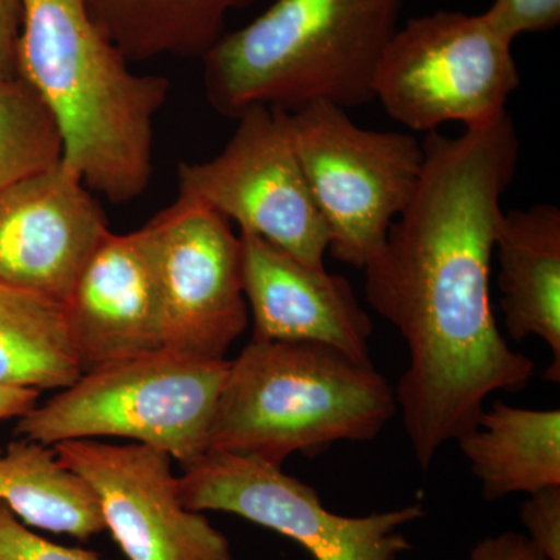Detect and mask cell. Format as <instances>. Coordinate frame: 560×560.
Masks as SVG:
<instances>
[{"instance_id": "1", "label": "cell", "mask_w": 560, "mask_h": 560, "mask_svg": "<svg viewBox=\"0 0 560 560\" xmlns=\"http://www.w3.org/2000/svg\"><path fill=\"white\" fill-rule=\"evenodd\" d=\"M418 189L363 268L372 311L393 324L410 353L396 389L420 469L442 445L474 429L495 390L517 393L536 371L511 349L490 304V260L518 167L511 117L458 138L422 140Z\"/></svg>"}, {"instance_id": "2", "label": "cell", "mask_w": 560, "mask_h": 560, "mask_svg": "<svg viewBox=\"0 0 560 560\" xmlns=\"http://www.w3.org/2000/svg\"><path fill=\"white\" fill-rule=\"evenodd\" d=\"M16 75L50 110L61 161L88 189L113 205L149 189L171 81L132 72L88 0H22Z\"/></svg>"}, {"instance_id": "3", "label": "cell", "mask_w": 560, "mask_h": 560, "mask_svg": "<svg viewBox=\"0 0 560 560\" xmlns=\"http://www.w3.org/2000/svg\"><path fill=\"white\" fill-rule=\"evenodd\" d=\"M405 0H276L201 58L208 102L237 119L253 106L374 101V79Z\"/></svg>"}, {"instance_id": "4", "label": "cell", "mask_w": 560, "mask_h": 560, "mask_svg": "<svg viewBox=\"0 0 560 560\" xmlns=\"http://www.w3.org/2000/svg\"><path fill=\"white\" fill-rule=\"evenodd\" d=\"M399 407L372 363L316 342L250 341L230 361L209 452L282 466L337 442L375 440Z\"/></svg>"}, {"instance_id": "5", "label": "cell", "mask_w": 560, "mask_h": 560, "mask_svg": "<svg viewBox=\"0 0 560 560\" xmlns=\"http://www.w3.org/2000/svg\"><path fill=\"white\" fill-rule=\"evenodd\" d=\"M230 361L162 348L84 372L54 399L18 419L22 440L125 438L168 453L180 467L209 452V434Z\"/></svg>"}, {"instance_id": "6", "label": "cell", "mask_w": 560, "mask_h": 560, "mask_svg": "<svg viewBox=\"0 0 560 560\" xmlns=\"http://www.w3.org/2000/svg\"><path fill=\"white\" fill-rule=\"evenodd\" d=\"M291 138L335 259L364 268L418 189L422 142L361 128L341 106L313 102L289 110Z\"/></svg>"}, {"instance_id": "7", "label": "cell", "mask_w": 560, "mask_h": 560, "mask_svg": "<svg viewBox=\"0 0 560 560\" xmlns=\"http://www.w3.org/2000/svg\"><path fill=\"white\" fill-rule=\"evenodd\" d=\"M512 44L485 13L441 10L415 18L386 47L374 98L412 131L433 132L445 124L488 127L506 116L521 86Z\"/></svg>"}, {"instance_id": "8", "label": "cell", "mask_w": 560, "mask_h": 560, "mask_svg": "<svg viewBox=\"0 0 560 560\" xmlns=\"http://www.w3.org/2000/svg\"><path fill=\"white\" fill-rule=\"evenodd\" d=\"M212 160L183 162L178 197L201 202L241 232L304 264L323 267L329 231L308 189L291 138L289 110L253 106Z\"/></svg>"}, {"instance_id": "9", "label": "cell", "mask_w": 560, "mask_h": 560, "mask_svg": "<svg viewBox=\"0 0 560 560\" xmlns=\"http://www.w3.org/2000/svg\"><path fill=\"white\" fill-rule=\"evenodd\" d=\"M189 511H219L276 530L315 560H399L411 550L404 526L425 515L422 504L345 517L324 508L318 492L282 466L234 453L208 452L178 477Z\"/></svg>"}, {"instance_id": "10", "label": "cell", "mask_w": 560, "mask_h": 560, "mask_svg": "<svg viewBox=\"0 0 560 560\" xmlns=\"http://www.w3.org/2000/svg\"><path fill=\"white\" fill-rule=\"evenodd\" d=\"M156 248L164 348L205 360L248 327L241 235L201 202L179 198L150 221Z\"/></svg>"}, {"instance_id": "11", "label": "cell", "mask_w": 560, "mask_h": 560, "mask_svg": "<svg viewBox=\"0 0 560 560\" xmlns=\"http://www.w3.org/2000/svg\"><path fill=\"white\" fill-rule=\"evenodd\" d=\"M62 467L90 486L103 522L130 560H235L230 540L180 503L172 456L145 444H55Z\"/></svg>"}, {"instance_id": "12", "label": "cell", "mask_w": 560, "mask_h": 560, "mask_svg": "<svg viewBox=\"0 0 560 560\" xmlns=\"http://www.w3.org/2000/svg\"><path fill=\"white\" fill-rule=\"evenodd\" d=\"M108 219L60 161L0 194V283L65 302Z\"/></svg>"}, {"instance_id": "13", "label": "cell", "mask_w": 560, "mask_h": 560, "mask_svg": "<svg viewBox=\"0 0 560 560\" xmlns=\"http://www.w3.org/2000/svg\"><path fill=\"white\" fill-rule=\"evenodd\" d=\"M81 371L164 348L156 248L149 224L108 234L62 302Z\"/></svg>"}, {"instance_id": "14", "label": "cell", "mask_w": 560, "mask_h": 560, "mask_svg": "<svg viewBox=\"0 0 560 560\" xmlns=\"http://www.w3.org/2000/svg\"><path fill=\"white\" fill-rule=\"evenodd\" d=\"M241 245L253 341L316 342L372 363L374 326L345 276L304 264L248 232H241Z\"/></svg>"}, {"instance_id": "15", "label": "cell", "mask_w": 560, "mask_h": 560, "mask_svg": "<svg viewBox=\"0 0 560 560\" xmlns=\"http://www.w3.org/2000/svg\"><path fill=\"white\" fill-rule=\"evenodd\" d=\"M500 305L515 341L540 338L551 352L544 377L560 382V209L536 205L503 212L497 230Z\"/></svg>"}, {"instance_id": "16", "label": "cell", "mask_w": 560, "mask_h": 560, "mask_svg": "<svg viewBox=\"0 0 560 560\" xmlns=\"http://www.w3.org/2000/svg\"><path fill=\"white\" fill-rule=\"evenodd\" d=\"M456 442L488 501L560 486L559 410L497 400Z\"/></svg>"}, {"instance_id": "17", "label": "cell", "mask_w": 560, "mask_h": 560, "mask_svg": "<svg viewBox=\"0 0 560 560\" xmlns=\"http://www.w3.org/2000/svg\"><path fill=\"white\" fill-rule=\"evenodd\" d=\"M256 0H88L128 62L201 58L224 35L231 11Z\"/></svg>"}, {"instance_id": "18", "label": "cell", "mask_w": 560, "mask_h": 560, "mask_svg": "<svg viewBox=\"0 0 560 560\" xmlns=\"http://www.w3.org/2000/svg\"><path fill=\"white\" fill-rule=\"evenodd\" d=\"M0 501L25 525L88 540L106 529L94 492L54 448L22 440L0 448Z\"/></svg>"}, {"instance_id": "19", "label": "cell", "mask_w": 560, "mask_h": 560, "mask_svg": "<svg viewBox=\"0 0 560 560\" xmlns=\"http://www.w3.org/2000/svg\"><path fill=\"white\" fill-rule=\"evenodd\" d=\"M81 375L62 304L0 283V388L66 389Z\"/></svg>"}, {"instance_id": "20", "label": "cell", "mask_w": 560, "mask_h": 560, "mask_svg": "<svg viewBox=\"0 0 560 560\" xmlns=\"http://www.w3.org/2000/svg\"><path fill=\"white\" fill-rule=\"evenodd\" d=\"M62 158L50 110L20 77L0 79V194Z\"/></svg>"}, {"instance_id": "21", "label": "cell", "mask_w": 560, "mask_h": 560, "mask_svg": "<svg viewBox=\"0 0 560 560\" xmlns=\"http://www.w3.org/2000/svg\"><path fill=\"white\" fill-rule=\"evenodd\" d=\"M0 560H102L91 551L62 547L27 528L0 501Z\"/></svg>"}, {"instance_id": "22", "label": "cell", "mask_w": 560, "mask_h": 560, "mask_svg": "<svg viewBox=\"0 0 560 560\" xmlns=\"http://www.w3.org/2000/svg\"><path fill=\"white\" fill-rule=\"evenodd\" d=\"M485 16L501 35L515 40L525 33L558 27L560 0H493Z\"/></svg>"}, {"instance_id": "23", "label": "cell", "mask_w": 560, "mask_h": 560, "mask_svg": "<svg viewBox=\"0 0 560 560\" xmlns=\"http://www.w3.org/2000/svg\"><path fill=\"white\" fill-rule=\"evenodd\" d=\"M522 522L534 547L548 560H560V486L530 493Z\"/></svg>"}, {"instance_id": "24", "label": "cell", "mask_w": 560, "mask_h": 560, "mask_svg": "<svg viewBox=\"0 0 560 560\" xmlns=\"http://www.w3.org/2000/svg\"><path fill=\"white\" fill-rule=\"evenodd\" d=\"M469 560H548L525 534L503 533L475 545Z\"/></svg>"}, {"instance_id": "25", "label": "cell", "mask_w": 560, "mask_h": 560, "mask_svg": "<svg viewBox=\"0 0 560 560\" xmlns=\"http://www.w3.org/2000/svg\"><path fill=\"white\" fill-rule=\"evenodd\" d=\"M22 0H0V79L16 77Z\"/></svg>"}, {"instance_id": "26", "label": "cell", "mask_w": 560, "mask_h": 560, "mask_svg": "<svg viewBox=\"0 0 560 560\" xmlns=\"http://www.w3.org/2000/svg\"><path fill=\"white\" fill-rule=\"evenodd\" d=\"M39 390L31 388H0V422L20 419L33 410L38 401Z\"/></svg>"}]
</instances>
